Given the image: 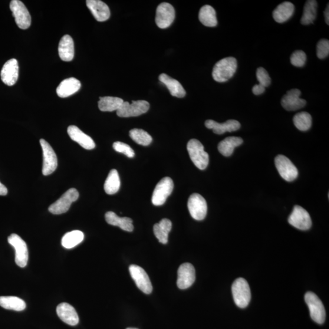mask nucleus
I'll list each match as a JSON object with an SVG mask.
<instances>
[{
	"instance_id": "obj_35",
	"label": "nucleus",
	"mask_w": 329,
	"mask_h": 329,
	"mask_svg": "<svg viewBox=\"0 0 329 329\" xmlns=\"http://www.w3.org/2000/svg\"><path fill=\"white\" fill-rule=\"evenodd\" d=\"M84 235L80 230L69 232L62 239V245L66 249H71L83 241Z\"/></svg>"
},
{
	"instance_id": "obj_3",
	"label": "nucleus",
	"mask_w": 329,
	"mask_h": 329,
	"mask_svg": "<svg viewBox=\"0 0 329 329\" xmlns=\"http://www.w3.org/2000/svg\"><path fill=\"white\" fill-rule=\"evenodd\" d=\"M232 293L233 300L239 307L244 308L249 305L251 299V289L245 279H236L232 286Z\"/></svg>"
},
{
	"instance_id": "obj_28",
	"label": "nucleus",
	"mask_w": 329,
	"mask_h": 329,
	"mask_svg": "<svg viewBox=\"0 0 329 329\" xmlns=\"http://www.w3.org/2000/svg\"><path fill=\"white\" fill-rule=\"evenodd\" d=\"M172 228V223L170 220L164 218L154 226V233L159 242L167 244L169 241V234Z\"/></svg>"
},
{
	"instance_id": "obj_42",
	"label": "nucleus",
	"mask_w": 329,
	"mask_h": 329,
	"mask_svg": "<svg viewBox=\"0 0 329 329\" xmlns=\"http://www.w3.org/2000/svg\"><path fill=\"white\" fill-rule=\"evenodd\" d=\"M265 87L261 84L255 85L252 88V93L255 95H259L264 93Z\"/></svg>"
},
{
	"instance_id": "obj_7",
	"label": "nucleus",
	"mask_w": 329,
	"mask_h": 329,
	"mask_svg": "<svg viewBox=\"0 0 329 329\" xmlns=\"http://www.w3.org/2000/svg\"><path fill=\"white\" fill-rule=\"evenodd\" d=\"M40 143L43 151L42 173L44 176H48L57 170L58 158L54 151L47 141L41 139Z\"/></svg>"
},
{
	"instance_id": "obj_45",
	"label": "nucleus",
	"mask_w": 329,
	"mask_h": 329,
	"mask_svg": "<svg viewBox=\"0 0 329 329\" xmlns=\"http://www.w3.org/2000/svg\"><path fill=\"white\" fill-rule=\"evenodd\" d=\"M126 329H137V328H127Z\"/></svg>"
},
{
	"instance_id": "obj_23",
	"label": "nucleus",
	"mask_w": 329,
	"mask_h": 329,
	"mask_svg": "<svg viewBox=\"0 0 329 329\" xmlns=\"http://www.w3.org/2000/svg\"><path fill=\"white\" fill-rule=\"evenodd\" d=\"M81 84L80 81L75 78L66 79L61 82L57 88V92L61 98H67L77 93L80 89Z\"/></svg>"
},
{
	"instance_id": "obj_30",
	"label": "nucleus",
	"mask_w": 329,
	"mask_h": 329,
	"mask_svg": "<svg viewBox=\"0 0 329 329\" xmlns=\"http://www.w3.org/2000/svg\"><path fill=\"white\" fill-rule=\"evenodd\" d=\"M199 20L203 25L207 27H215L218 24L215 10L209 5L204 6L200 8Z\"/></svg>"
},
{
	"instance_id": "obj_20",
	"label": "nucleus",
	"mask_w": 329,
	"mask_h": 329,
	"mask_svg": "<svg viewBox=\"0 0 329 329\" xmlns=\"http://www.w3.org/2000/svg\"><path fill=\"white\" fill-rule=\"evenodd\" d=\"M67 133L71 140L76 141L85 150H93L95 148V143L90 136L82 132L77 126H70L68 127Z\"/></svg>"
},
{
	"instance_id": "obj_11",
	"label": "nucleus",
	"mask_w": 329,
	"mask_h": 329,
	"mask_svg": "<svg viewBox=\"0 0 329 329\" xmlns=\"http://www.w3.org/2000/svg\"><path fill=\"white\" fill-rule=\"evenodd\" d=\"M275 166L280 175L288 182H292L298 176V170L288 157L278 155L275 158Z\"/></svg>"
},
{
	"instance_id": "obj_17",
	"label": "nucleus",
	"mask_w": 329,
	"mask_h": 329,
	"mask_svg": "<svg viewBox=\"0 0 329 329\" xmlns=\"http://www.w3.org/2000/svg\"><path fill=\"white\" fill-rule=\"evenodd\" d=\"M301 92L297 88H294L287 92L282 98L281 104L285 110L295 111L304 107L307 102L304 99L300 98Z\"/></svg>"
},
{
	"instance_id": "obj_24",
	"label": "nucleus",
	"mask_w": 329,
	"mask_h": 329,
	"mask_svg": "<svg viewBox=\"0 0 329 329\" xmlns=\"http://www.w3.org/2000/svg\"><path fill=\"white\" fill-rule=\"evenodd\" d=\"M58 52L62 61L70 62L73 60L75 55L74 42L71 36L65 35L59 42Z\"/></svg>"
},
{
	"instance_id": "obj_13",
	"label": "nucleus",
	"mask_w": 329,
	"mask_h": 329,
	"mask_svg": "<svg viewBox=\"0 0 329 329\" xmlns=\"http://www.w3.org/2000/svg\"><path fill=\"white\" fill-rule=\"evenodd\" d=\"M188 209L193 219L200 221L206 218L207 212L206 200L198 193H193L188 200Z\"/></svg>"
},
{
	"instance_id": "obj_9",
	"label": "nucleus",
	"mask_w": 329,
	"mask_h": 329,
	"mask_svg": "<svg viewBox=\"0 0 329 329\" xmlns=\"http://www.w3.org/2000/svg\"><path fill=\"white\" fill-rule=\"evenodd\" d=\"M8 241L15 250L16 264L20 267H25L28 261V250L24 240L15 233H12L9 236Z\"/></svg>"
},
{
	"instance_id": "obj_10",
	"label": "nucleus",
	"mask_w": 329,
	"mask_h": 329,
	"mask_svg": "<svg viewBox=\"0 0 329 329\" xmlns=\"http://www.w3.org/2000/svg\"><path fill=\"white\" fill-rule=\"evenodd\" d=\"M173 188V180L169 177H163L154 189L152 196L153 205L156 206L163 205L168 197L172 194Z\"/></svg>"
},
{
	"instance_id": "obj_39",
	"label": "nucleus",
	"mask_w": 329,
	"mask_h": 329,
	"mask_svg": "<svg viewBox=\"0 0 329 329\" xmlns=\"http://www.w3.org/2000/svg\"><path fill=\"white\" fill-rule=\"evenodd\" d=\"M113 148L117 152L123 153L127 157L133 158L135 156L134 150L126 143L121 142V141H116L114 143Z\"/></svg>"
},
{
	"instance_id": "obj_44",
	"label": "nucleus",
	"mask_w": 329,
	"mask_h": 329,
	"mask_svg": "<svg viewBox=\"0 0 329 329\" xmlns=\"http://www.w3.org/2000/svg\"><path fill=\"white\" fill-rule=\"evenodd\" d=\"M324 17L325 23H326L327 25H329V6L328 4L327 5L326 9H325L324 11Z\"/></svg>"
},
{
	"instance_id": "obj_15",
	"label": "nucleus",
	"mask_w": 329,
	"mask_h": 329,
	"mask_svg": "<svg viewBox=\"0 0 329 329\" xmlns=\"http://www.w3.org/2000/svg\"><path fill=\"white\" fill-rule=\"evenodd\" d=\"M175 19V11L170 3H161L156 10V23L158 27L164 29L169 27Z\"/></svg>"
},
{
	"instance_id": "obj_19",
	"label": "nucleus",
	"mask_w": 329,
	"mask_h": 329,
	"mask_svg": "<svg viewBox=\"0 0 329 329\" xmlns=\"http://www.w3.org/2000/svg\"><path fill=\"white\" fill-rule=\"evenodd\" d=\"M86 5L97 21L104 22L109 19L110 9L106 3L100 0H87Z\"/></svg>"
},
{
	"instance_id": "obj_16",
	"label": "nucleus",
	"mask_w": 329,
	"mask_h": 329,
	"mask_svg": "<svg viewBox=\"0 0 329 329\" xmlns=\"http://www.w3.org/2000/svg\"><path fill=\"white\" fill-rule=\"evenodd\" d=\"M196 279L195 269L189 263H183L177 271V285L181 289L191 287Z\"/></svg>"
},
{
	"instance_id": "obj_38",
	"label": "nucleus",
	"mask_w": 329,
	"mask_h": 329,
	"mask_svg": "<svg viewBox=\"0 0 329 329\" xmlns=\"http://www.w3.org/2000/svg\"><path fill=\"white\" fill-rule=\"evenodd\" d=\"M306 61H307V56L303 51H295L291 56V63L295 67H303L305 64Z\"/></svg>"
},
{
	"instance_id": "obj_41",
	"label": "nucleus",
	"mask_w": 329,
	"mask_h": 329,
	"mask_svg": "<svg viewBox=\"0 0 329 329\" xmlns=\"http://www.w3.org/2000/svg\"><path fill=\"white\" fill-rule=\"evenodd\" d=\"M257 78L259 82V84L264 87H268L271 84V78L264 68L260 67L257 70Z\"/></svg>"
},
{
	"instance_id": "obj_26",
	"label": "nucleus",
	"mask_w": 329,
	"mask_h": 329,
	"mask_svg": "<svg viewBox=\"0 0 329 329\" xmlns=\"http://www.w3.org/2000/svg\"><path fill=\"white\" fill-rule=\"evenodd\" d=\"M295 6L291 2H285L280 4L272 12L273 18L276 22L282 24L288 21L294 15Z\"/></svg>"
},
{
	"instance_id": "obj_40",
	"label": "nucleus",
	"mask_w": 329,
	"mask_h": 329,
	"mask_svg": "<svg viewBox=\"0 0 329 329\" xmlns=\"http://www.w3.org/2000/svg\"><path fill=\"white\" fill-rule=\"evenodd\" d=\"M317 50L319 59H323L327 58L329 54V41L327 39H321L318 43Z\"/></svg>"
},
{
	"instance_id": "obj_37",
	"label": "nucleus",
	"mask_w": 329,
	"mask_h": 329,
	"mask_svg": "<svg viewBox=\"0 0 329 329\" xmlns=\"http://www.w3.org/2000/svg\"><path fill=\"white\" fill-rule=\"evenodd\" d=\"M130 136L135 142L142 146L149 145L153 139L145 131L141 129H133L130 131Z\"/></svg>"
},
{
	"instance_id": "obj_29",
	"label": "nucleus",
	"mask_w": 329,
	"mask_h": 329,
	"mask_svg": "<svg viewBox=\"0 0 329 329\" xmlns=\"http://www.w3.org/2000/svg\"><path fill=\"white\" fill-rule=\"evenodd\" d=\"M243 142V140L240 137H227L225 139L220 141L218 144V149L219 152L224 156H230L232 155L235 148L241 145Z\"/></svg>"
},
{
	"instance_id": "obj_14",
	"label": "nucleus",
	"mask_w": 329,
	"mask_h": 329,
	"mask_svg": "<svg viewBox=\"0 0 329 329\" xmlns=\"http://www.w3.org/2000/svg\"><path fill=\"white\" fill-rule=\"evenodd\" d=\"M130 272L132 278L141 291L147 295L152 292L153 286L149 276L142 268L138 265H132L130 266Z\"/></svg>"
},
{
	"instance_id": "obj_36",
	"label": "nucleus",
	"mask_w": 329,
	"mask_h": 329,
	"mask_svg": "<svg viewBox=\"0 0 329 329\" xmlns=\"http://www.w3.org/2000/svg\"><path fill=\"white\" fill-rule=\"evenodd\" d=\"M294 123L299 131H307L310 130L312 126V118L310 114L306 112H301L295 115Z\"/></svg>"
},
{
	"instance_id": "obj_1",
	"label": "nucleus",
	"mask_w": 329,
	"mask_h": 329,
	"mask_svg": "<svg viewBox=\"0 0 329 329\" xmlns=\"http://www.w3.org/2000/svg\"><path fill=\"white\" fill-rule=\"evenodd\" d=\"M237 69V61L233 57H228L219 61L214 66L212 71L213 80L218 82L228 81L235 74Z\"/></svg>"
},
{
	"instance_id": "obj_2",
	"label": "nucleus",
	"mask_w": 329,
	"mask_h": 329,
	"mask_svg": "<svg viewBox=\"0 0 329 329\" xmlns=\"http://www.w3.org/2000/svg\"><path fill=\"white\" fill-rule=\"evenodd\" d=\"M187 150L191 160L197 169L205 170L209 164V156L203 144L196 139L190 140L187 144Z\"/></svg>"
},
{
	"instance_id": "obj_8",
	"label": "nucleus",
	"mask_w": 329,
	"mask_h": 329,
	"mask_svg": "<svg viewBox=\"0 0 329 329\" xmlns=\"http://www.w3.org/2000/svg\"><path fill=\"white\" fill-rule=\"evenodd\" d=\"M10 9L19 27L22 29L29 28L31 24V16L24 3L19 0H12L10 3Z\"/></svg>"
},
{
	"instance_id": "obj_43",
	"label": "nucleus",
	"mask_w": 329,
	"mask_h": 329,
	"mask_svg": "<svg viewBox=\"0 0 329 329\" xmlns=\"http://www.w3.org/2000/svg\"><path fill=\"white\" fill-rule=\"evenodd\" d=\"M8 194V189L6 187L3 185V184L0 182V196H5Z\"/></svg>"
},
{
	"instance_id": "obj_34",
	"label": "nucleus",
	"mask_w": 329,
	"mask_h": 329,
	"mask_svg": "<svg viewBox=\"0 0 329 329\" xmlns=\"http://www.w3.org/2000/svg\"><path fill=\"white\" fill-rule=\"evenodd\" d=\"M120 185L119 174L116 170H112L105 181L104 186L105 192L108 195H114L118 192Z\"/></svg>"
},
{
	"instance_id": "obj_4",
	"label": "nucleus",
	"mask_w": 329,
	"mask_h": 329,
	"mask_svg": "<svg viewBox=\"0 0 329 329\" xmlns=\"http://www.w3.org/2000/svg\"><path fill=\"white\" fill-rule=\"evenodd\" d=\"M305 301L310 310L312 320L319 324H323L326 314L324 306L320 298L314 293L308 291L305 295Z\"/></svg>"
},
{
	"instance_id": "obj_27",
	"label": "nucleus",
	"mask_w": 329,
	"mask_h": 329,
	"mask_svg": "<svg viewBox=\"0 0 329 329\" xmlns=\"http://www.w3.org/2000/svg\"><path fill=\"white\" fill-rule=\"evenodd\" d=\"M105 218L109 225L118 226L125 231L132 232L134 230L133 220L127 217H120L113 212H108L105 215Z\"/></svg>"
},
{
	"instance_id": "obj_18",
	"label": "nucleus",
	"mask_w": 329,
	"mask_h": 329,
	"mask_svg": "<svg viewBox=\"0 0 329 329\" xmlns=\"http://www.w3.org/2000/svg\"><path fill=\"white\" fill-rule=\"evenodd\" d=\"M19 64L15 59H11L3 65L1 71L2 80L9 86L14 85L19 78Z\"/></svg>"
},
{
	"instance_id": "obj_21",
	"label": "nucleus",
	"mask_w": 329,
	"mask_h": 329,
	"mask_svg": "<svg viewBox=\"0 0 329 329\" xmlns=\"http://www.w3.org/2000/svg\"><path fill=\"white\" fill-rule=\"evenodd\" d=\"M57 312L59 318L65 323L71 326H75L78 324V315L73 306L64 302L58 306Z\"/></svg>"
},
{
	"instance_id": "obj_32",
	"label": "nucleus",
	"mask_w": 329,
	"mask_h": 329,
	"mask_svg": "<svg viewBox=\"0 0 329 329\" xmlns=\"http://www.w3.org/2000/svg\"><path fill=\"white\" fill-rule=\"evenodd\" d=\"M318 3L315 0H308L306 2L304 8L303 15L302 16V25H308L314 24L317 15Z\"/></svg>"
},
{
	"instance_id": "obj_6",
	"label": "nucleus",
	"mask_w": 329,
	"mask_h": 329,
	"mask_svg": "<svg viewBox=\"0 0 329 329\" xmlns=\"http://www.w3.org/2000/svg\"><path fill=\"white\" fill-rule=\"evenodd\" d=\"M79 197L78 190L74 188L69 189L60 198L49 207V211L54 215H61L68 211L71 204Z\"/></svg>"
},
{
	"instance_id": "obj_31",
	"label": "nucleus",
	"mask_w": 329,
	"mask_h": 329,
	"mask_svg": "<svg viewBox=\"0 0 329 329\" xmlns=\"http://www.w3.org/2000/svg\"><path fill=\"white\" fill-rule=\"evenodd\" d=\"M0 306L7 310L21 312L26 307L25 302L16 296H0Z\"/></svg>"
},
{
	"instance_id": "obj_33",
	"label": "nucleus",
	"mask_w": 329,
	"mask_h": 329,
	"mask_svg": "<svg viewBox=\"0 0 329 329\" xmlns=\"http://www.w3.org/2000/svg\"><path fill=\"white\" fill-rule=\"evenodd\" d=\"M124 101L118 97H100L98 101V107L101 111L113 112L118 110Z\"/></svg>"
},
{
	"instance_id": "obj_25",
	"label": "nucleus",
	"mask_w": 329,
	"mask_h": 329,
	"mask_svg": "<svg viewBox=\"0 0 329 329\" xmlns=\"http://www.w3.org/2000/svg\"><path fill=\"white\" fill-rule=\"evenodd\" d=\"M162 82L169 90L171 95L177 98H183L186 96V92L180 82L171 78L167 74H161L159 77Z\"/></svg>"
},
{
	"instance_id": "obj_12",
	"label": "nucleus",
	"mask_w": 329,
	"mask_h": 329,
	"mask_svg": "<svg viewBox=\"0 0 329 329\" xmlns=\"http://www.w3.org/2000/svg\"><path fill=\"white\" fill-rule=\"evenodd\" d=\"M288 223L299 230H307L311 228V217L303 207L295 206L288 219Z\"/></svg>"
},
{
	"instance_id": "obj_22",
	"label": "nucleus",
	"mask_w": 329,
	"mask_h": 329,
	"mask_svg": "<svg viewBox=\"0 0 329 329\" xmlns=\"http://www.w3.org/2000/svg\"><path fill=\"white\" fill-rule=\"evenodd\" d=\"M205 126L208 129L212 130L214 133L221 135L226 132L232 133L239 130L241 127V124L235 120H229L223 123H219L215 121L208 120L206 121Z\"/></svg>"
},
{
	"instance_id": "obj_5",
	"label": "nucleus",
	"mask_w": 329,
	"mask_h": 329,
	"mask_svg": "<svg viewBox=\"0 0 329 329\" xmlns=\"http://www.w3.org/2000/svg\"><path fill=\"white\" fill-rule=\"evenodd\" d=\"M150 107V103L144 100L133 101L131 103L124 101L117 111V114L118 117L123 118L137 117L147 113Z\"/></svg>"
}]
</instances>
